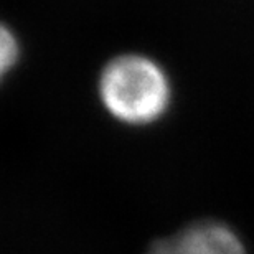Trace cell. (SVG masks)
I'll list each match as a JSON object with an SVG mask.
<instances>
[{
	"instance_id": "6da1fadb",
	"label": "cell",
	"mask_w": 254,
	"mask_h": 254,
	"mask_svg": "<svg viewBox=\"0 0 254 254\" xmlns=\"http://www.w3.org/2000/svg\"><path fill=\"white\" fill-rule=\"evenodd\" d=\"M101 104L116 121L147 126L167 113L172 99L169 76L144 55L127 53L106 63L99 74Z\"/></svg>"
},
{
	"instance_id": "7a4b0ae2",
	"label": "cell",
	"mask_w": 254,
	"mask_h": 254,
	"mask_svg": "<svg viewBox=\"0 0 254 254\" xmlns=\"http://www.w3.org/2000/svg\"><path fill=\"white\" fill-rule=\"evenodd\" d=\"M180 254H246L235 230L221 221H196L172 236Z\"/></svg>"
},
{
	"instance_id": "3957f363",
	"label": "cell",
	"mask_w": 254,
	"mask_h": 254,
	"mask_svg": "<svg viewBox=\"0 0 254 254\" xmlns=\"http://www.w3.org/2000/svg\"><path fill=\"white\" fill-rule=\"evenodd\" d=\"M20 45L15 33L8 27H2V37H0V66L2 73L7 74L18 62Z\"/></svg>"
},
{
	"instance_id": "277c9868",
	"label": "cell",
	"mask_w": 254,
	"mask_h": 254,
	"mask_svg": "<svg viewBox=\"0 0 254 254\" xmlns=\"http://www.w3.org/2000/svg\"><path fill=\"white\" fill-rule=\"evenodd\" d=\"M145 254H180V251L177 250L172 236H169L164 238V240H157Z\"/></svg>"
}]
</instances>
